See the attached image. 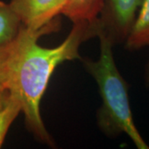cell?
Returning a JSON list of instances; mask_svg holds the SVG:
<instances>
[{"label":"cell","mask_w":149,"mask_h":149,"mask_svg":"<svg viewBox=\"0 0 149 149\" xmlns=\"http://www.w3.org/2000/svg\"><path fill=\"white\" fill-rule=\"evenodd\" d=\"M22 112L19 100L8 91L0 99V148L3 144L8 131Z\"/></svg>","instance_id":"cell-9"},{"label":"cell","mask_w":149,"mask_h":149,"mask_svg":"<svg viewBox=\"0 0 149 149\" xmlns=\"http://www.w3.org/2000/svg\"><path fill=\"white\" fill-rule=\"evenodd\" d=\"M97 37L100 42L98 61L81 58L86 70L98 84L102 105L97 113L98 124L109 136L125 133L136 148L148 149L133 121L128 98V85L118 71L113 56L112 42L103 34Z\"/></svg>","instance_id":"cell-2"},{"label":"cell","mask_w":149,"mask_h":149,"mask_svg":"<svg viewBox=\"0 0 149 149\" xmlns=\"http://www.w3.org/2000/svg\"><path fill=\"white\" fill-rule=\"evenodd\" d=\"M143 0H106L97 18L98 34L114 46L125 42Z\"/></svg>","instance_id":"cell-3"},{"label":"cell","mask_w":149,"mask_h":149,"mask_svg":"<svg viewBox=\"0 0 149 149\" xmlns=\"http://www.w3.org/2000/svg\"><path fill=\"white\" fill-rule=\"evenodd\" d=\"M106 0H67L61 11L74 22H94L99 17Z\"/></svg>","instance_id":"cell-6"},{"label":"cell","mask_w":149,"mask_h":149,"mask_svg":"<svg viewBox=\"0 0 149 149\" xmlns=\"http://www.w3.org/2000/svg\"><path fill=\"white\" fill-rule=\"evenodd\" d=\"M21 45L20 32L12 42L0 46V99L9 91Z\"/></svg>","instance_id":"cell-5"},{"label":"cell","mask_w":149,"mask_h":149,"mask_svg":"<svg viewBox=\"0 0 149 149\" xmlns=\"http://www.w3.org/2000/svg\"><path fill=\"white\" fill-rule=\"evenodd\" d=\"M67 0H10V5L21 18L22 25L37 30L61 14Z\"/></svg>","instance_id":"cell-4"},{"label":"cell","mask_w":149,"mask_h":149,"mask_svg":"<svg viewBox=\"0 0 149 149\" xmlns=\"http://www.w3.org/2000/svg\"><path fill=\"white\" fill-rule=\"evenodd\" d=\"M97 20V19H96ZM77 22L62 43L55 47H44L37 41L60 27L54 19L40 29L33 30L22 26L21 46L9 91L19 100L28 131L37 141L49 147L55 142L48 133L40 112L42 96L56 68L66 61L81 59L79 49L82 43L97 37V22Z\"/></svg>","instance_id":"cell-1"},{"label":"cell","mask_w":149,"mask_h":149,"mask_svg":"<svg viewBox=\"0 0 149 149\" xmlns=\"http://www.w3.org/2000/svg\"><path fill=\"white\" fill-rule=\"evenodd\" d=\"M146 83L148 86H149V60L148 65H147V67H146Z\"/></svg>","instance_id":"cell-10"},{"label":"cell","mask_w":149,"mask_h":149,"mask_svg":"<svg viewBox=\"0 0 149 149\" xmlns=\"http://www.w3.org/2000/svg\"><path fill=\"white\" fill-rule=\"evenodd\" d=\"M22 26L20 17L10 3L0 1V46L14 41Z\"/></svg>","instance_id":"cell-8"},{"label":"cell","mask_w":149,"mask_h":149,"mask_svg":"<svg viewBox=\"0 0 149 149\" xmlns=\"http://www.w3.org/2000/svg\"><path fill=\"white\" fill-rule=\"evenodd\" d=\"M128 50L149 47V0H143L125 41Z\"/></svg>","instance_id":"cell-7"}]
</instances>
